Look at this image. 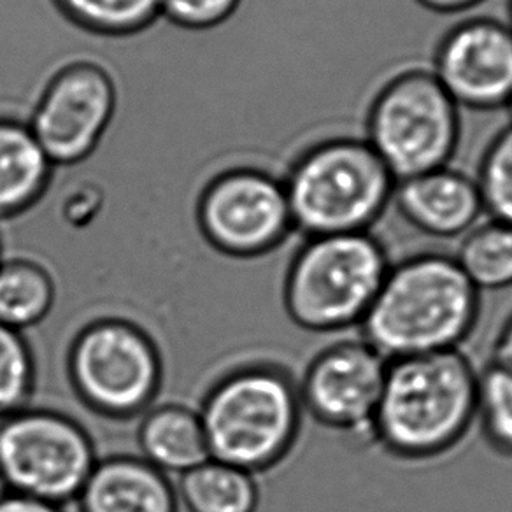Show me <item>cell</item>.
Returning <instances> with one entry per match:
<instances>
[{"label":"cell","instance_id":"1","mask_svg":"<svg viewBox=\"0 0 512 512\" xmlns=\"http://www.w3.org/2000/svg\"><path fill=\"white\" fill-rule=\"evenodd\" d=\"M481 316V293L455 256L425 251L395 262L360 325V337L392 362L462 348Z\"/></svg>","mask_w":512,"mask_h":512},{"label":"cell","instance_id":"2","mask_svg":"<svg viewBox=\"0 0 512 512\" xmlns=\"http://www.w3.org/2000/svg\"><path fill=\"white\" fill-rule=\"evenodd\" d=\"M477 372L462 349L388 362L370 439L404 462L448 455L476 423Z\"/></svg>","mask_w":512,"mask_h":512},{"label":"cell","instance_id":"3","mask_svg":"<svg viewBox=\"0 0 512 512\" xmlns=\"http://www.w3.org/2000/svg\"><path fill=\"white\" fill-rule=\"evenodd\" d=\"M295 232H370L392 206L397 179L363 136L335 134L299 151L286 169Z\"/></svg>","mask_w":512,"mask_h":512},{"label":"cell","instance_id":"4","mask_svg":"<svg viewBox=\"0 0 512 512\" xmlns=\"http://www.w3.org/2000/svg\"><path fill=\"white\" fill-rule=\"evenodd\" d=\"M199 414L209 456L256 476L283 462L299 441V381L279 365H246L209 388Z\"/></svg>","mask_w":512,"mask_h":512},{"label":"cell","instance_id":"5","mask_svg":"<svg viewBox=\"0 0 512 512\" xmlns=\"http://www.w3.org/2000/svg\"><path fill=\"white\" fill-rule=\"evenodd\" d=\"M392 264L372 232L306 237L286 269V314L313 334L360 328Z\"/></svg>","mask_w":512,"mask_h":512},{"label":"cell","instance_id":"6","mask_svg":"<svg viewBox=\"0 0 512 512\" xmlns=\"http://www.w3.org/2000/svg\"><path fill=\"white\" fill-rule=\"evenodd\" d=\"M363 139L397 181L451 165L462 141V109L427 65H404L370 97Z\"/></svg>","mask_w":512,"mask_h":512},{"label":"cell","instance_id":"7","mask_svg":"<svg viewBox=\"0 0 512 512\" xmlns=\"http://www.w3.org/2000/svg\"><path fill=\"white\" fill-rule=\"evenodd\" d=\"M67 372L74 392L93 413L127 420L144 414L162 386V356L134 321L106 316L74 337Z\"/></svg>","mask_w":512,"mask_h":512},{"label":"cell","instance_id":"8","mask_svg":"<svg viewBox=\"0 0 512 512\" xmlns=\"http://www.w3.org/2000/svg\"><path fill=\"white\" fill-rule=\"evenodd\" d=\"M97 462L92 437L67 414L23 407L0 418V474L11 493L64 507Z\"/></svg>","mask_w":512,"mask_h":512},{"label":"cell","instance_id":"9","mask_svg":"<svg viewBox=\"0 0 512 512\" xmlns=\"http://www.w3.org/2000/svg\"><path fill=\"white\" fill-rule=\"evenodd\" d=\"M195 214L209 246L234 258L269 255L295 232L283 178L253 165L209 179Z\"/></svg>","mask_w":512,"mask_h":512},{"label":"cell","instance_id":"10","mask_svg":"<svg viewBox=\"0 0 512 512\" xmlns=\"http://www.w3.org/2000/svg\"><path fill=\"white\" fill-rule=\"evenodd\" d=\"M118 100L116 79L106 65L76 58L51 74L27 123L57 169L76 167L104 143Z\"/></svg>","mask_w":512,"mask_h":512},{"label":"cell","instance_id":"11","mask_svg":"<svg viewBox=\"0 0 512 512\" xmlns=\"http://www.w3.org/2000/svg\"><path fill=\"white\" fill-rule=\"evenodd\" d=\"M386 369L388 360L362 337L328 344L300 377L304 413L335 432L370 439Z\"/></svg>","mask_w":512,"mask_h":512},{"label":"cell","instance_id":"12","mask_svg":"<svg viewBox=\"0 0 512 512\" xmlns=\"http://www.w3.org/2000/svg\"><path fill=\"white\" fill-rule=\"evenodd\" d=\"M428 67L460 109H505L512 95V29L493 16L465 18L442 34Z\"/></svg>","mask_w":512,"mask_h":512},{"label":"cell","instance_id":"13","mask_svg":"<svg viewBox=\"0 0 512 512\" xmlns=\"http://www.w3.org/2000/svg\"><path fill=\"white\" fill-rule=\"evenodd\" d=\"M392 206L409 227L439 241H460L484 218L476 179L451 165L397 181Z\"/></svg>","mask_w":512,"mask_h":512},{"label":"cell","instance_id":"14","mask_svg":"<svg viewBox=\"0 0 512 512\" xmlns=\"http://www.w3.org/2000/svg\"><path fill=\"white\" fill-rule=\"evenodd\" d=\"M76 502L79 512H178L176 486L141 456L102 458Z\"/></svg>","mask_w":512,"mask_h":512},{"label":"cell","instance_id":"15","mask_svg":"<svg viewBox=\"0 0 512 512\" xmlns=\"http://www.w3.org/2000/svg\"><path fill=\"white\" fill-rule=\"evenodd\" d=\"M55 171L27 120L0 116V221L36 207L50 190Z\"/></svg>","mask_w":512,"mask_h":512},{"label":"cell","instance_id":"16","mask_svg":"<svg viewBox=\"0 0 512 512\" xmlns=\"http://www.w3.org/2000/svg\"><path fill=\"white\" fill-rule=\"evenodd\" d=\"M141 458L164 474H185L206 462V434L199 411L181 404L150 407L137 430Z\"/></svg>","mask_w":512,"mask_h":512},{"label":"cell","instance_id":"17","mask_svg":"<svg viewBox=\"0 0 512 512\" xmlns=\"http://www.w3.org/2000/svg\"><path fill=\"white\" fill-rule=\"evenodd\" d=\"M176 493L188 512H256L260 504L255 474L214 458L181 474Z\"/></svg>","mask_w":512,"mask_h":512},{"label":"cell","instance_id":"18","mask_svg":"<svg viewBox=\"0 0 512 512\" xmlns=\"http://www.w3.org/2000/svg\"><path fill=\"white\" fill-rule=\"evenodd\" d=\"M57 285L51 272L30 258H2L0 262V323L25 332L51 313Z\"/></svg>","mask_w":512,"mask_h":512},{"label":"cell","instance_id":"19","mask_svg":"<svg viewBox=\"0 0 512 512\" xmlns=\"http://www.w3.org/2000/svg\"><path fill=\"white\" fill-rule=\"evenodd\" d=\"M455 260L477 292L512 288V225L483 218L463 235Z\"/></svg>","mask_w":512,"mask_h":512},{"label":"cell","instance_id":"20","mask_svg":"<svg viewBox=\"0 0 512 512\" xmlns=\"http://www.w3.org/2000/svg\"><path fill=\"white\" fill-rule=\"evenodd\" d=\"M78 29L102 37H130L162 18V0H51Z\"/></svg>","mask_w":512,"mask_h":512},{"label":"cell","instance_id":"21","mask_svg":"<svg viewBox=\"0 0 512 512\" xmlns=\"http://www.w3.org/2000/svg\"><path fill=\"white\" fill-rule=\"evenodd\" d=\"M476 421L495 453L512 456V372L497 363L477 372Z\"/></svg>","mask_w":512,"mask_h":512},{"label":"cell","instance_id":"22","mask_svg":"<svg viewBox=\"0 0 512 512\" xmlns=\"http://www.w3.org/2000/svg\"><path fill=\"white\" fill-rule=\"evenodd\" d=\"M474 179L484 216L512 225V125L500 128L484 148Z\"/></svg>","mask_w":512,"mask_h":512},{"label":"cell","instance_id":"23","mask_svg":"<svg viewBox=\"0 0 512 512\" xmlns=\"http://www.w3.org/2000/svg\"><path fill=\"white\" fill-rule=\"evenodd\" d=\"M36 388V360L23 332L0 323V418L27 407Z\"/></svg>","mask_w":512,"mask_h":512},{"label":"cell","instance_id":"24","mask_svg":"<svg viewBox=\"0 0 512 512\" xmlns=\"http://www.w3.org/2000/svg\"><path fill=\"white\" fill-rule=\"evenodd\" d=\"M241 4L242 0H162V18L178 29L204 32L227 23Z\"/></svg>","mask_w":512,"mask_h":512},{"label":"cell","instance_id":"25","mask_svg":"<svg viewBox=\"0 0 512 512\" xmlns=\"http://www.w3.org/2000/svg\"><path fill=\"white\" fill-rule=\"evenodd\" d=\"M0 512H64V507L9 491L0 498Z\"/></svg>","mask_w":512,"mask_h":512},{"label":"cell","instance_id":"26","mask_svg":"<svg viewBox=\"0 0 512 512\" xmlns=\"http://www.w3.org/2000/svg\"><path fill=\"white\" fill-rule=\"evenodd\" d=\"M414 2L434 15L456 16L469 13L486 0H414Z\"/></svg>","mask_w":512,"mask_h":512},{"label":"cell","instance_id":"27","mask_svg":"<svg viewBox=\"0 0 512 512\" xmlns=\"http://www.w3.org/2000/svg\"><path fill=\"white\" fill-rule=\"evenodd\" d=\"M490 362L497 363L500 367L512 372V313L504 321V325L495 337Z\"/></svg>","mask_w":512,"mask_h":512},{"label":"cell","instance_id":"28","mask_svg":"<svg viewBox=\"0 0 512 512\" xmlns=\"http://www.w3.org/2000/svg\"><path fill=\"white\" fill-rule=\"evenodd\" d=\"M8 493V484H6V481H4V477H2V474H0V498L4 497V495H8Z\"/></svg>","mask_w":512,"mask_h":512},{"label":"cell","instance_id":"29","mask_svg":"<svg viewBox=\"0 0 512 512\" xmlns=\"http://www.w3.org/2000/svg\"><path fill=\"white\" fill-rule=\"evenodd\" d=\"M505 22L509 23V27L512 29V0H507V20Z\"/></svg>","mask_w":512,"mask_h":512},{"label":"cell","instance_id":"30","mask_svg":"<svg viewBox=\"0 0 512 512\" xmlns=\"http://www.w3.org/2000/svg\"><path fill=\"white\" fill-rule=\"evenodd\" d=\"M505 111L509 114V125H512V95L507 100V104H505Z\"/></svg>","mask_w":512,"mask_h":512},{"label":"cell","instance_id":"31","mask_svg":"<svg viewBox=\"0 0 512 512\" xmlns=\"http://www.w3.org/2000/svg\"><path fill=\"white\" fill-rule=\"evenodd\" d=\"M2 258H4V256H2V242H0V262H2Z\"/></svg>","mask_w":512,"mask_h":512}]
</instances>
